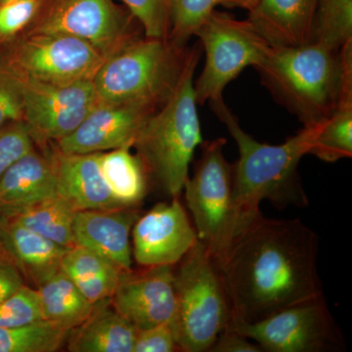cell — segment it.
<instances>
[{
	"label": "cell",
	"mask_w": 352,
	"mask_h": 352,
	"mask_svg": "<svg viewBox=\"0 0 352 352\" xmlns=\"http://www.w3.org/2000/svg\"><path fill=\"white\" fill-rule=\"evenodd\" d=\"M98 102L92 80L53 85L25 80L24 122L34 145L46 149L69 135Z\"/></svg>",
	"instance_id": "obj_12"
},
{
	"label": "cell",
	"mask_w": 352,
	"mask_h": 352,
	"mask_svg": "<svg viewBox=\"0 0 352 352\" xmlns=\"http://www.w3.org/2000/svg\"><path fill=\"white\" fill-rule=\"evenodd\" d=\"M131 232L132 256L142 267L175 265L198 241L195 226L178 198L139 215Z\"/></svg>",
	"instance_id": "obj_13"
},
{
	"label": "cell",
	"mask_w": 352,
	"mask_h": 352,
	"mask_svg": "<svg viewBox=\"0 0 352 352\" xmlns=\"http://www.w3.org/2000/svg\"><path fill=\"white\" fill-rule=\"evenodd\" d=\"M24 82L0 50V129L24 122Z\"/></svg>",
	"instance_id": "obj_31"
},
{
	"label": "cell",
	"mask_w": 352,
	"mask_h": 352,
	"mask_svg": "<svg viewBox=\"0 0 352 352\" xmlns=\"http://www.w3.org/2000/svg\"><path fill=\"white\" fill-rule=\"evenodd\" d=\"M60 270L92 303L112 298L122 272L100 254L78 245L67 250Z\"/></svg>",
	"instance_id": "obj_22"
},
{
	"label": "cell",
	"mask_w": 352,
	"mask_h": 352,
	"mask_svg": "<svg viewBox=\"0 0 352 352\" xmlns=\"http://www.w3.org/2000/svg\"><path fill=\"white\" fill-rule=\"evenodd\" d=\"M139 215L138 208L76 210L73 226L76 245L100 254L120 270H131L129 236Z\"/></svg>",
	"instance_id": "obj_16"
},
{
	"label": "cell",
	"mask_w": 352,
	"mask_h": 352,
	"mask_svg": "<svg viewBox=\"0 0 352 352\" xmlns=\"http://www.w3.org/2000/svg\"><path fill=\"white\" fill-rule=\"evenodd\" d=\"M138 20L146 38L168 39L170 0H120Z\"/></svg>",
	"instance_id": "obj_32"
},
{
	"label": "cell",
	"mask_w": 352,
	"mask_h": 352,
	"mask_svg": "<svg viewBox=\"0 0 352 352\" xmlns=\"http://www.w3.org/2000/svg\"><path fill=\"white\" fill-rule=\"evenodd\" d=\"M219 6V0H170L168 41L186 46Z\"/></svg>",
	"instance_id": "obj_29"
},
{
	"label": "cell",
	"mask_w": 352,
	"mask_h": 352,
	"mask_svg": "<svg viewBox=\"0 0 352 352\" xmlns=\"http://www.w3.org/2000/svg\"><path fill=\"white\" fill-rule=\"evenodd\" d=\"M352 39V0H318L311 43L340 50Z\"/></svg>",
	"instance_id": "obj_28"
},
{
	"label": "cell",
	"mask_w": 352,
	"mask_h": 352,
	"mask_svg": "<svg viewBox=\"0 0 352 352\" xmlns=\"http://www.w3.org/2000/svg\"><path fill=\"white\" fill-rule=\"evenodd\" d=\"M0 50L23 78L53 85L92 80L105 60L87 41L52 32L24 34Z\"/></svg>",
	"instance_id": "obj_10"
},
{
	"label": "cell",
	"mask_w": 352,
	"mask_h": 352,
	"mask_svg": "<svg viewBox=\"0 0 352 352\" xmlns=\"http://www.w3.org/2000/svg\"><path fill=\"white\" fill-rule=\"evenodd\" d=\"M76 212L68 201L55 195L36 201L7 217H0V219L12 220L67 249H71L76 245L73 231Z\"/></svg>",
	"instance_id": "obj_25"
},
{
	"label": "cell",
	"mask_w": 352,
	"mask_h": 352,
	"mask_svg": "<svg viewBox=\"0 0 352 352\" xmlns=\"http://www.w3.org/2000/svg\"><path fill=\"white\" fill-rule=\"evenodd\" d=\"M29 32L75 36L94 45L106 58L141 38L143 30L126 7L113 0H41L25 34Z\"/></svg>",
	"instance_id": "obj_9"
},
{
	"label": "cell",
	"mask_w": 352,
	"mask_h": 352,
	"mask_svg": "<svg viewBox=\"0 0 352 352\" xmlns=\"http://www.w3.org/2000/svg\"><path fill=\"white\" fill-rule=\"evenodd\" d=\"M44 320L54 322L73 330L94 311L96 303L85 298L74 282L61 270L36 288Z\"/></svg>",
	"instance_id": "obj_24"
},
{
	"label": "cell",
	"mask_w": 352,
	"mask_h": 352,
	"mask_svg": "<svg viewBox=\"0 0 352 352\" xmlns=\"http://www.w3.org/2000/svg\"><path fill=\"white\" fill-rule=\"evenodd\" d=\"M111 303L138 331L171 324L176 307L175 265L122 271Z\"/></svg>",
	"instance_id": "obj_14"
},
{
	"label": "cell",
	"mask_w": 352,
	"mask_h": 352,
	"mask_svg": "<svg viewBox=\"0 0 352 352\" xmlns=\"http://www.w3.org/2000/svg\"><path fill=\"white\" fill-rule=\"evenodd\" d=\"M180 351L170 324L138 331L133 352Z\"/></svg>",
	"instance_id": "obj_35"
},
{
	"label": "cell",
	"mask_w": 352,
	"mask_h": 352,
	"mask_svg": "<svg viewBox=\"0 0 352 352\" xmlns=\"http://www.w3.org/2000/svg\"><path fill=\"white\" fill-rule=\"evenodd\" d=\"M43 320L41 300L34 287L23 285L0 303V327H21Z\"/></svg>",
	"instance_id": "obj_30"
},
{
	"label": "cell",
	"mask_w": 352,
	"mask_h": 352,
	"mask_svg": "<svg viewBox=\"0 0 352 352\" xmlns=\"http://www.w3.org/2000/svg\"><path fill=\"white\" fill-rule=\"evenodd\" d=\"M71 331L47 320L21 327H0V352L58 351L66 344Z\"/></svg>",
	"instance_id": "obj_27"
},
{
	"label": "cell",
	"mask_w": 352,
	"mask_h": 352,
	"mask_svg": "<svg viewBox=\"0 0 352 352\" xmlns=\"http://www.w3.org/2000/svg\"><path fill=\"white\" fill-rule=\"evenodd\" d=\"M36 147L24 122L0 129V178L17 160Z\"/></svg>",
	"instance_id": "obj_34"
},
{
	"label": "cell",
	"mask_w": 352,
	"mask_h": 352,
	"mask_svg": "<svg viewBox=\"0 0 352 352\" xmlns=\"http://www.w3.org/2000/svg\"><path fill=\"white\" fill-rule=\"evenodd\" d=\"M318 251V236L302 220L256 215L219 264L230 324L256 323L323 296Z\"/></svg>",
	"instance_id": "obj_1"
},
{
	"label": "cell",
	"mask_w": 352,
	"mask_h": 352,
	"mask_svg": "<svg viewBox=\"0 0 352 352\" xmlns=\"http://www.w3.org/2000/svg\"><path fill=\"white\" fill-rule=\"evenodd\" d=\"M153 112L142 106L99 100L75 131L52 144L65 154L132 147L139 129Z\"/></svg>",
	"instance_id": "obj_15"
},
{
	"label": "cell",
	"mask_w": 352,
	"mask_h": 352,
	"mask_svg": "<svg viewBox=\"0 0 352 352\" xmlns=\"http://www.w3.org/2000/svg\"><path fill=\"white\" fill-rule=\"evenodd\" d=\"M131 147H120L99 154V164L109 189L124 208H138L148 191L149 175Z\"/></svg>",
	"instance_id": "obj_23"
},
{
	"label": "cell",
	"mask_w": 352,
	"mask_h": 352,
	"mask_svg": "<svg viewBox=\"0 0 352 352\" xmlns=\"http://www.w3.org/2000/svg\"><path fill=\"white\" fill-rule=\"evenodd\" d=\"M268 352H336L346 349L325 296L286 308L256 323L230 324Z\"/></svg>",
	"instance_id": "obj_11"
},
{
	"label": "cell",
	"mask_w": 352,
	"mask_h": 352,
	"mask_svg": "<svg viewBox=\"0 0 352 352\" xmlns=\"http://www.w3.org/2000/svg\"><path fill=\"white\" fill-rule=\"evenodd\" d=\"M0 245L25 282L36 289L60 270L68 250L8 219H0Z\"/></svg>",
	"instance_id": "obj_20"
},
{
	"label": "cell",
	"mask_w": 352,
	"mask_h": 352,
	"mask_svg": "<svg viewBox=\"0 0 352 352\" xmlns=\"http://www.w3.org/2000/svg\"><path fill=\"white\" fill-rule=\"evenodd\" d=\"M258 0H219V6L228 9L240 8L249 11Z\"/></svg>",
	"instance_id": "obj_38"
},
{
	"label": "cell",
	"mask_w": 352,
	"mask_h": 352,
	"mask_svg": "<svg viewBox=\"0 0 352 352\" xmlns=\"http://www.w3.org/2000/svg\"><path fill=\"white\" fill-rule=\"evenodd\" d=\"M57 195L54 168L48 147H36L20 157L0 178V217Z\"/></svg>",
	"instance_id": "obj_19"
},
{
	"label": "cell",
	"mask_w": 352,
	"mask_h": 352,
	"mask_svg": "<svg viewBox=\"0 0 352 352\" xmlns=\"http://www.w3.org/2000/svg\"><path fill=\"white\" fill-rule=\"evenodd\" d=\"M50 153L57 195L76 210L124 208L116 200L102 175L100 153L65 154L55 146Z\"/></svg>",
	"instance_id": "obj_17"
},
{
	"label": "cell",
	"mask_w": 352,
	"mask_h": 352,
	"mask_svg": "<svg viewBox=\"0 0 352 352\" xmlns=\"http://www.w3.org/2000/svg\"><path fill=\"white\" fill-rule=\"evenodd\" d=\"M0 261H10V258H9V256H7L6 252L4 251L3 248H2V245H0ZM12 263V261H11Z\"/></svg>",
	"instance_id": "obj_39"
},
{
	"label": "cell",
	"mask_w": 352,
	"mask_h": 352,
	"mask_svg": "<svg viewBox=\"0 0 352 352\" xmlns=\"http://www.w3.org/2000/svg\"><path fill=\"white\" fill-rule=\"evenodd\" d=\"M226 145V138L203 141L193 177H188L183 188L198 239L217 264L239 232L233 168L224 156Z\"/></svg>",
	"instance_id": "obj_7"
},
{
	"label": "cell",
	"mask_w": 352,
	"mask_h": 352,
	"mask_svg": "<svg viewBox=\"0 0 352 352\" xmlns=\"http://www.w3.org/2000/svg\"><path fill=\"white\" fill-rule=\"evenodd\" d=\"M318 0H258L248 21L271 47H296L311 43Z\"/></svg>",
	"instance_id": "obj_18"
},
{
	"label": "cell",
	"mask_w": 352,
	"mask_h": 352,
	"mask_svg": "<svg viewBox=\"0 0 352 352\" xmlns=\"http://www.w3.org/2000/svg\"><path fill=\"white\" fill-rule=\"evenodd\" d=\"M201 55L190 62L170 98L146 118L132 145L148 175L171 198L182 195L194 153L203 143L194 87Z\"/></svg>",
	"instance_id": "obj_4"
},
{
	"label": "cell",
	"mask_w": 352,
	"mask_h": 352,
	"mask_svg": "<svg viewBox=\"0 0 352 352\" xmlns=\"http://www.w3.org/2000/svg\"><path fill=\"white\" fill-rule=\"evenodd\" d=\"M254 69L278 103L303 126L321 124L337 108L344 80L340 50L319 43L271 47Z\"/></svg>",
	"instance_id": "obj_3"
},
{
	"label": "cell",
	"mask_w": 352,
	"mask_h": 352,
	"mask_svg": "<svg viewBox=\"0 0 352 352\" xmlns=\"http://www.w3.org/2000/svg\"><path fill=\"white\" fill-rule=\"evenodd\" d=\"M138 331L113 307L110 300L96 303L87 320L67 340L71 352H133Z\"/></svg>",
	"instance_id": "obj_21"
},
{
	"label": "cell",
	"mask_w": 352,
	"mask_h": 352,
	"mask_svg": "<svg viewBox=\"0 0 352 352\" xmlns=\"http://www.w3.org/2000/svg\"><path fill=\"white\" fill-rule=\"evenodd\" d=\"M201 43L178 46L141 36L105 58L94 82L99 100L157 110L170 98Z\"/></svg>",
	"instance_id": "obj_5"
},
{
	"label": "cell",
	"mask_w": 352,
	"mask_h": 352,
	"mask_svg": "<svg viewBox=\"0 0 352 352\" xmlns=\"http://www.w3.org/2000/svg\"><path fill=\"white\" fill-rule=\"evenodd\" d=\"M309 154L326 163L352 157V90L340 95L339 103L327 120L317 124Z\"/></svg>",
	"instance_id": "obj_26"
},
{
	"label": "cell",
	"mask_w": 352,
	"mask_h": 352,
	"mask_svg": "<svg viewBox=\"0 0 352 352\" xmlns=\"http://www.w3.org/2000/svg\"><path fill=\"white\" fill-rule=\"evenodd\" d=\"M206 62L195 87L197 103L223 99L224 89L248 67H256L270 44L248 20H238L217 9L196 32Z\"/></svg>",
	"instance_id": "obj_8"
},
{
	"label": "cell",
	"mask_w": 352,
	"mask_h": 352,
	"mask_svg": "<svg viewBox=\"0 0 352 352\" xmlns=\"http://www.w3.org/2000/svg\"><path fill=\"white\" fill-rule=\"evenodd\" d=\"M175 268V314L170 326L180 351L210 352L231 323L219 264L198 239Z\"/></svg>",
	"instance_id": "obj_6"
},
{
	"label": "cell",
	"mask_w": 352,
	"mask_h": 352,
	"mask_svg": "<svg viewBox=\"0 0 352 352\" xmlns=\"http://www.w3.org/2000/svg\"><path fill=\"white\" fill-rule=\"evenodd\" d=\"M25 284L24 277L11 261H0V303Z\"/></svg>",
	"instance_id": "obj_37"
},
{
	"label": "cell",
	"mask_w": 352,
	"mask_h": 352,
	"mask_svg": "<svg viewBox=\"0 0 352 352\" xmlns=\"http://www.w3.org/2000/svg\"><path fill=\"white\" fill-rule=\"evenodd\" d=\"M41 0H11L0 4V47L12 43L27 32Z\"/></svg>",
	"instance_id": "obj_33"
},
{
	"label": "cell",
	"mask_w": 352,
	"mask_h": 352,
	"mask_svg": "<svg viewBox=\"0 0 352 352\" xmlns=\"http://www.w3.org/2000/svg\"><path fill=\"white\" fill-rule=\"evenodd\" d=\"M208 104L226 124L239 150V159L232 166L239 232L261 212V201H270L277 208L307 206L298 166L302 157L309 154L317 124L303 126L283 144H266L258 142L241 127L223 99Z\"/></svg>",
	"instance_id": "obj_2"
},
{
	"label": "cell",
	"mask_w": 352,
	"mask_h": 352,
	"mask_svg": "<svg viewBox=\"0 0 352 352\" xmlns=\"http://www.w3.org/2000/svg\"><path fill=\"white\" fill-rule=\"evenodd\" d=\"M263 347L254 344L245 336L236 332L229 326L221 335L210 352H263Z\"/></svg>",
	"instance_id": "obj_36"
},
{
	"label": "cell",
	"mask_w": 352,
	"mask_h": 352,
	"mask_svg": "<svg viewBox=\"0 0 352 352\" xmlns=\"http://www.w3.org/2000/svg\"><path fill=\"white\" fill-rule=\"evenodd\" d=\"M11 1V0H0V4L6 3V2Z\"/></svg>",
	"instance_id": "obj_40"
}]
</instances>
